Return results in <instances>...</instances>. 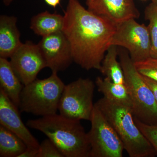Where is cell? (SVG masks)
<instances>
[{
  "label": "cell",
  "instance_id": "cell-1",
  "mask_svg": "<svg viewBox=\"0 0 157 157\" xmlns=\"http://www.w3.org/2000/svg\"><path fill=\"white\" fill-rule=\"evenodd\" d=\"M63 31L70 42L73 62L85 70H100L116 25L69 0Z\"/></svg>",
  "mask_w": 157,
  "mask_h": 157
},
{
  "label": "cell",
  "instance_id": "cell-2",
  "mask_svg": "<svg viewBox=\"0 0 157 157\" xmlns=\"http://www.w3.org/2000/svg\"><path fill=\"white\" fill-rule=\"evenodd\" d=\"M26 125L46 135L64 157H89L88 137L80 121L56 113L29 120Z\"/></svg>",
  "mask_w": 157,
  "mask_h": 157
},
{
  "label": "cell",
  "instance_id": "cell-3",
  "mask_svg": "<svg viewBox=\"0 0 157 157\" xmlns=\"http://www.w3.org/2000/svg\"><path fill=\"white\" fill-rule=\"evenodd\" d=\"M119 136L130 157H153V147L135 123L131 108L103 97L94 104Z\"/></svg>",
  "mask_w": 157,
  "mask_h": 157
},
{
  "label": "cell",
  "instance_id": "cell-4",
  "mask_svg": "<svg viewBox=\"0 0 157 157\" xmlns=\"http://www.w3.org/2000/svg\"><path fill=\"white\" fill-rule=\"evenodd\" d=\"M57 73L52 72L48 78H36L24 86L19 107L21 112L41 117L57 113L65 86Z\"/></svg>",
  "mask_w": 157,
  "mask_h": 157
},
{
  "label": "cell",
  "instance_id": "cell-5",
  "mask_svg": "<svg viewBox=\"0 0 157 157\" xmlns=\"http://www.w3.org/2000/svg\"><path fill=\"white\" fill-rule=\"evenodd\" d=\"M118 55L125 84L132 101L133 115L144 123L157 125V102L153 94L137 71L129 54L121 51Z\"/></svg>",
  "mask_w": 157,
  "mask_h": 157
},
{
  "label": "cell",
  "instance_id": "cell-6",
  "mask_svg": "<svg viewBox=\"0 0 157 157\" xmlns=\"http://www.w3.org/2000/svg\"><path fill=\"white\" fill-rule=\"evenodd\" d=\"M95 83L89 78H78L65 85L59 104V114L70 119L90 121Z\"/></svg>",
  "mask_w": 157,
  "mask_h": 157
},
{
  "label": "cell",
  "instance_id": "cell-7",
  "mask_svg": "<svg viewBox=\"0 0 157 157\" xmlns=\"http://www.w3.org/2000/svg\"><path fill=\"white\" fill-rule=\"evenodd\" d=\"M90 130L87 133L89 157H122L124 145L117 133L94 105Z\"/></svg>",
  "mask_w": 157,
  "mask_h": 157
},
{
  "label": "cell",
  "instance_id": "cell-8",
  "mask_svg": "<svg viewBox=\"0 0 157 157\" xmlns=\"http://www.w3.org/2000/svg\"><path fill=\"white\" fill-rule=\"evenodd\" d=\"M110 45L127 49L134 63L151 57V44L148 28L144 24L138 23L134 18L116 25Z\"/></svg>",
  "mask_w": 157,
  "mask_h": 157
},
{
  "label": "cell",
  "instance_id": "cell-9",
  "mask_svg": "<svg viewBox=\"0 0 157 157\" xmlns=\"http://www.w3.org/2000/svg\"><path fill=\"white\" fill-rule=\"evenodd\" d=\"M10 63L24 85L37 78L39 72L47 67L38 44L30 41L23 43L10 57Z\"/></svg>",
  "mask_w": 157,
  "mask_h": 157
},
{
  "label": "cell",
  "instance_id": "cell-10",
  "mask_svg": "<svg viewBox=\"0 0 157 157\" xmlns=\"http://www.w3.org/2000/svg\"><path fill=\"white\" fill-rule=\"evenodd\" d=\"M38 45L52 73L65 71L73 62L70 42L63 31L42 37Z\"/></svg>",
  "mask_w": 157,
  "mask_h": 157
},
{
  "label": "cell",
  "instance_id": "cell-11",
  "mask_svg": "<svg viewBox=\"0 0 157 157\" xmlns=\"http://www.w3.org/2000/svg\"><path fill=\"white\" fill-rule=\"evenodd\" d=\"M86 5L90 11L116 25L140 17V12L133 0H90L86 1Z\"/></svg>",
  "mask_w": 157,
  "mask_h": 157
},
{
  "label": "cell",
  "instance_id": "cell-12",
  "mask_svg": "<svg viewBox=\"0 0 157 157\" xmlns=\"http://www.w3.org/2000/svg\"><path fill=\"white\" fill-rule=\"evenodd\" d=\"M18 109L0 89V125L18 136L27 147L39 148V142L23 122Z\"/></svg>",
  "mask_w": 157,
  "mask_h": 157
},
{
  "label": "cell",
  "instance_id": "cell-13",
  "mask_svg": "<svg viewBox=\"0 0 157 157\" xmlns=\"http://www.w3.org/2000/svg\"><path fill=\"white\" fill-rule=\"evenodd\" d=\"M17 22L14 16H0V57L10 58L22 44Z\"/></svg>",
  "mask_w": 157,
  "mask_h": 157
},
{
  "label": "cell",
  "instance_id": "cell-14",
  "mask_svg": "<svg viewBox=\"0 0 157 157\" xmlns=\"http://www.w3.org/2000/svg\"><path fill=\"white\" fill-rule=\"evenodd\" d=\"M24 85L17 77L10 61L0 57V89L19 108L21 94Z\"/></svg>",
  "mask_w": 157,
  "mask_h": 157
},
{
  "label": "cell",
  "instance_id": "cell-15",
  "mask_svg": "<svg viewBox=\"0 0 157 157\" xmlns=\"http://www.w3.org/2000/svg\"><path fill=\"white\" fill-rule=\"evenodd\" d=\"M95 83L98 91L103 94L104 98L132 109V101L125 84L114 83L107 77L100 76L96 78Z\"/></svg>",
  "mask_w": 157,
  "mask_h": 157
},
{
  "label": "cell",
  "instance_id": "cell-16",
  "mask_svg": "<svg viewBox=\"0 0 157 157\" xmlns=\"http://www.w3.org/2000/svg\"><path fill=\"white\" fill-rule=\"evenodd\" d=\"M63 24L64 16L45 11L33 17L30 28L35 34L42 37L62 31Z\"/></svg>",
  "mask_w": 157,
  "mask_h": 157
},
{
  "label": "cell",
  "instance_id": "cell-17",
  "mask_svg": "<svg viewBox=\"0 0 157 157\" xmlns=\"http://www.w3.org/2000/svg\"><path fill=\"white\" fill-rule=\"evenodd\" d=\"M117 46L111 45L107 49L99 71L111 81L118 84H125L123 70L120 63L118 62Z\"/></svg>",
  "mask_w": 157,
  "mask_h": 157
},
{
  "label": "cell",
  "instance_id": "cell-18",
  "mask_svg": "<svg viewBox=\"0 0 157 157\" xmlns=\"http://www.w3.org/2000/svg\"><path fill=\"white\" fill-rule=\"evenodd\" d=\"M27 147L18 136L0 125V157H18Z\"/></svg>",
  "mask_w": 157,
  "mask_h": 157
},
{
  "label": "cell",
  "instance_id": "cell-19",
  "mask_svg": "<svg viewBox=\"0 0 157 157\" xmlns=\"http://www.w3.org/2000/svg\"><path fill=\"white\" fill-rule=\"evenodd\" d=\"M144 17L148 21L147 26L150 37L151 57L157 58V7L151 2L144 10Z\"/></svg>",
  "mask_w": 157,
  "mask_h": 157
},
{
  "label": "cell",
  "instance_id": "cell-20",
  "mask_svg": "<svg viewBox=\"0 0 157 157\" xmlns=\"http://www.w3.org/2000/svg\"><path fill=\"white\" fill-rule=\"evenodd\" d=\"M134 63L140 74L157 81V58L150 57Z\"/></svg>",
  "mask_w": 157,
  "mask_h": 157
},
{
  "label": "cell",
  "instance_id": "cell-21",
  "mask_svg": "<svg viewBox=\"0 0 157 157\" xmlns=\"http://www.w3.org/2000/svg\"><path fill=\"white\" fill-rule=\"evenodd\" d=\"M135 123L153 147L157 155V125L144 123L134 117Z\"/></svg>",
  "mask_w": 157,
  "mask_h": 157
},
{
  "label": "cell",
  "instance_id": "cell-22",
  "mask_svg": "<svg viewBox=\"0 0 157 157\" xmlns=\"http://www.w3.org/2000/svg\"><path fill=\"white\" fill-rule=\"evenodd\" d=\"M37 157H64L50 139H46L39 145Z\"/></svg>",
  "mask_w": 157,
  "mask_h": 157
},
{
  "label": "cell",
  "instance_id": "cell-23",
  "mask_svg": "<svg viewBox=\"0 0 157 157\" xmlns=\"http://www.w3.org/2000/svg\"><path fill=\"white\" fill-rule=\"evenodd\" d=\"M141 76L144 81L153 94L156 101L157 102V81L143 75H141Z\"/></svg>",
  "mask_w": 157,
  "mask_h": 157
},
{
  "label": "cell",
  "instance_id": "cell-24",
  "mask_svg": "<svg viewBox=\"0 0 157 157\" xmlns=\"http://www.w3.org/2000/svg\"><path fill=\"white\" fill-rule=\"evenodd\" d=\"M39 148L27 147L25 151L20 155L18 157H37Z\"/></svg>",
  "mask_w": 157,
  "mask_h": 157
},
{
  "label": "cell",
  "instance_id": "cell-25",
  "mask_svg": "<svg viewBox=\"0 0 157 157\" xmlns=\"http://www.w3.org/2000/svg\"><path fill=\"white\" fill-rule=\"evenodd\" d=\"M46 4L49 6L55 8L58 5H59L60 0H45Z\"/></svg>",
  "mask_w": 157,
  "mask_h": 157
},
{
  "label": "cell",
  "instance_id": "cell-26",
  "mask_svg": "<svg viewBox=\"0 0 157 157\" xmlns=\"http://www.w3.org/2000/svg\"><path fill=\"white\" fill-rule=\"evenodd\" d=\"M4 4L6 6H9L11 3L13 2V0H2Z\"/></svg>",
  "mask_w": 157,
  "mask_h": 157
},
{
  "label": "cell",
  "instance_id": "cell-27",
  "mask_svg": "<svg viewBox=\"0 0 157 157\" xmlns=\"http://www.w3.org/2000/svg\"><path fill=\"white\" fill-rule=\"evenodd\" d=\"M151 2L153 3L157 7V0H151Z\"/></svg>",
  "mask_w": 157,
  "mask_h": 157
},
{
  "label": "cell",
  "instance_id": "cell-28",
  "mask_svg": "<svg viewBox=\"0 0 157 157\" xmlns=\"http://www.w3.org/2000/svg\"><path fill=\"white\" fill-rule=\"evenodd\" d=\"M90 1V0H86V1Z\"/></svg>",
  "mask_w": 157,
  "mask_h": 157
},
{
  "label": "cell",
  "instance_id": "cell-29",
  "mask_svg": "<svg viewBox=\"0 0 157 157\" xmlns=\"http://www.w3.org/2000/svg\"></svg>",
  "mask_w": 157,
  "mask_h": 157
}]
</instances>
